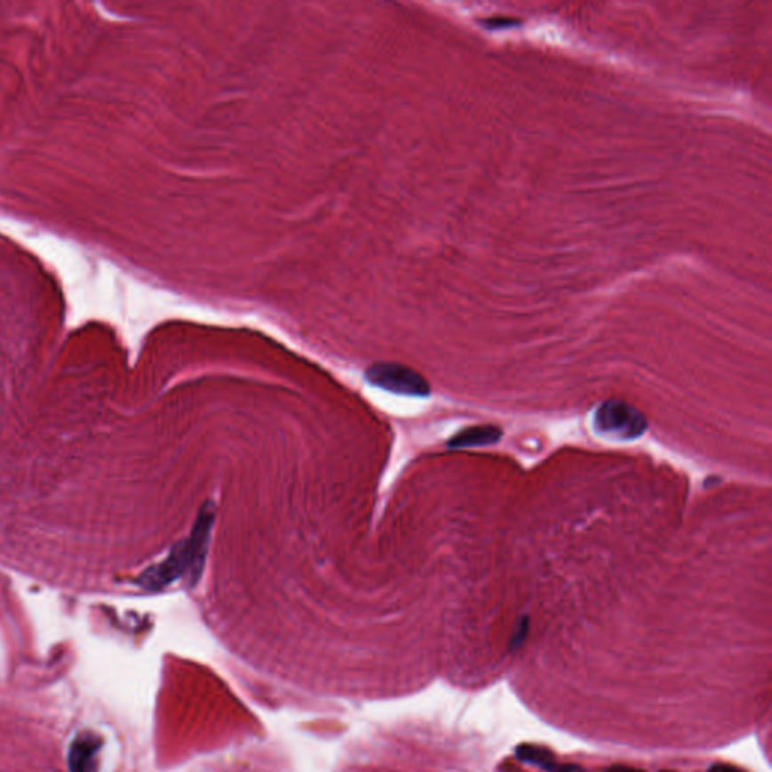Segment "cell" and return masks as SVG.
<instances>
[{"instance_id":"cell-9","label":"cell","mask_w":772,"mask_h":772,"mask_svg":"<svg viewBox=\"0 0 772 772\" xmlns=\"http://www.w3.org/2000/svg\"><path fill=\"white\" fill-rule=\"evenodd\" d=\"M708 772H745L741 768L728 765V763H715L712 767H709Z\"/></svg>"},{"instance_id":"cell-4","label":"cell","mask_w":772,"mask_h":772,"mask_svg":"<svg viewBox=\"0 0 772 772\" xmlns=\"http://www.w3.org/2000/svg\"><path fill=\"white\" fill-rule=\"evenodd\" d=\"M187 568H189V553H187V544L183 540L171 549L170 555L162 563L145 570L140 575L139 584L148 590H160L174 583L179 577H186Z\"/></svg>"},{"instance_id":"cell-10","label":"cell","mask_w":772,"mask_h":772,"mask_svg":"<svg viewBox=\"0 0 772 772\" xmlns=\"http://www.w3.org/2000/svg\"><path fill=\"white\" fill-rule=\"evenodd\" d=\"M607 772H644L641 769H635V768L631 767H623V765H616V767H611L608 769Z\"/></svg>"},{"instance_id":"cell-11","label":"cell","mask_w":772,"mask_h":772,"mask_svg":"<svg viewBox=\"0 0 772 772\" xmlns=\"http://www.w3.org/2000/svg\"><path fill=\"white\" fill-rule=\"evenodd\" d=\"M661 772H670V771H661Z\"/></svg>"},{"instance_id":"cell-5","label":"cell","mask_w":772,"mask_h":772,"mask_svg":"<svg viewBox=\"0 0 772 772\" xmlns=\"http://www.w3.org/2000/svg\"><path fill=\"white\" fill-rule=\"evenodd\" d=\"M516 756L519 760L531 763L536 767L542 768L548 772H585L583 767L575 763L558 762L553 752L546 747L534 745V744H521L516 747Z\"/></svg>"},{"instance_id":"cell-1","label":"cell","mask_w":772,"mask_h":772,"mask_svg":"<svg viewBox=\"0 0 772 772\" xmlns=\"http://www.w3.org/2000/svg\"><path fill=\"white\" fill-rule=\"evenodd\" d=\"M593 429L601 438L635 441L648 430V419L633 404L622 400L603 402L593 417Z\"/></svg>"},{"instance_id":"cell-6","label":"cell","mask_w":772,"mask_h":772,"mask_svg":"<svg viewBox=\"0 0 772 772\" xmlns=\"http://www.w3.org/2000/svg\"><path fill=\"white\" fill-rule=\"evenodd\" d=\"M100 750V741L95 735L85 733L76 737L71 744L68 767L71 772H95L97 763L95 756Z\"/></svg>"},{"instance_id":"cell-7","label":"cell","mask_w":772,"mask_h":772,"mask_svg":"<svg viewBox=\"0 0 772 772\" xmlns=\"http://www.w3.org/2000/svg\"><path fill=\"white\" fill-rule=\"evenodd\" d=\"M503 430L497 426H477L458 432L450 439V449H469V447H483L498 442L503 438Z\"/></svg>"},{"instance_id":"cell-3","label":"cell","mask_w":772,"mask_h":772,"mask_svg":"<svg viewBox=\"0 0 772 772\" xmlns=\"http://www.w3.org/2000/svg\"><path fill=\"white\" fill-rule=\"evenodd\" d=\"M213 522H215V505L211 503L204 504L196 518L190 537L186 540L187 553H189V568L186 578L189 579L190 587H195V584L200 581L204 570Z\"/></svg>"},{"instance_id":"cell-2","label":"cell","mask_w":772,"mask_h":772,"mask_svg":"<svg viewBox=\"0 0 772 772\" xmlns=\"http://www.w3.org/2000/svg\"><path fill=\"white\" fill-rule=\"evenodd\" d=\"M367 382L388 393L402 394L409 397H427L430 385L415 370L395 362H379L367 370Z\"/></svg>"},{"instance_id":"cell-8","label":"cell","mask_w":772,"mask_h":772,"mask_svg":"<svg viewBox=\"0 0 772 772\" xmlns=\"http://www.w3.org/2000/svg\"><path fill=\"white\" fill-rule=\"evenodd\" d=\"M529 617L527 616H523L521 620H519L518 625H516V629H514L513 635H512V641H510V650H516V649L521 648L523 643V640L527 638V633H529Z\"/></svg>"}]
</instances>
